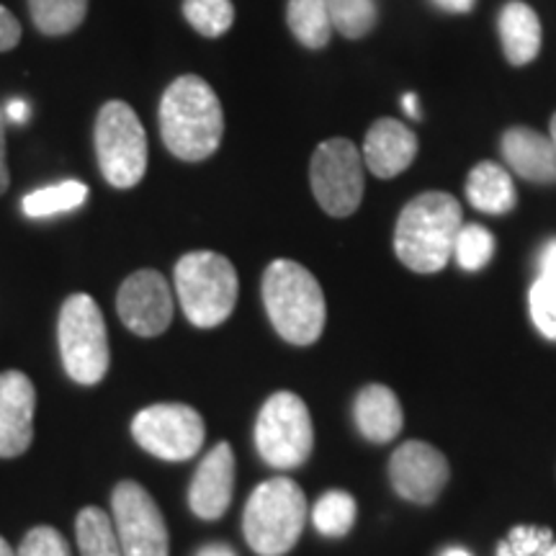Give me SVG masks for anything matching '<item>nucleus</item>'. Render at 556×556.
Returning a JSON list of instances; mask_svg holds the SVG:
<instances>
[{
  "label": "nucleus",
  "mask_w": 556,
  "mask_h": 556,
  "mask_svg": "<svg viewBox=\"0 0 556 556\" xmlns=\"http://www.w3.org/2000/svg\"><path fill=\"white\" fill-rule=\"evenodd\" d=\"M225 135L222 103L199 75H180L160 101V137L178 160L199 163L217 152Z\"/></svg>",
  "instance_id": "f257e3e1"
},
{
  "label": "nucleus",
  "mask_w": 556,
  "mask_h": 556,
  "mask_svg": "<svg viewBox=\"0 0 556 556\" xmlns=\"http://www.w3.org/2000/svg\"><path fill=\"white\" fill-rule=\"evenodd\" d=\"M462 225V204L451 193H420L402 208L394 229V253L415 274H438L454 258Z\"/></svg>",
  "instance_id": "f03ea898"
},
{
  "label": "nucleus",
  "mask_w": 556,
  "mask_h": 556,
  "mask_svg": "<svg viewBox=\"0 0 556 556\" xmlns=\"http://www.w3.org/2000/svg\"><path fill=\"white\" fill-rule=\"evenodd\" d=\"M263 304L278 336L291 345H312L323 336L325 294L317 278L296 261H274L263 274Z\"/></svg>",
  "instance_id": "7ed1b4c3"
},
{
  "label": "nucleus",
  "mask_w": 556,
  "mask_h": 556,
  "mask_svg": "<svg viewBox=\"0 0 556 556\" xmlns=\"http://www.w3.org/2000/svg\"><path fill=\"white\" fill-rule=\"evenodd\" d=\"M307 526V497L289 477L258 484L242 513V531L258 556H283Z\"/></svg>",
  "instance_id": "20e7f679"
},
{
  "label": "nucleus",
  "mask_w": 556,
  "mask_h": 556,
  "mask_svg": "<svg viewBox=\"0 0 556 556\" xmlns=\"http://www.w3.org/2000/svg\"><path fill=\"white\" fill-rule=\"evenodd\" d=\"M238 270L212 250L186 253L176 266V294L184 315L201 330H212L232 315L238 304Z\"/></svg>",
  "instance_id": "39448f33"
},
{
  "label": "nucleus",
  "mask_w": 556,
  "mask_h": 556,
  "mask_svg": "<svg viewBox=\"0 0 556 556\" xmlns=\"http://www.w3.org/2000/svg\"><path fill=\"white\" fill-rule=\"evenodd\" d=\"M58 340L67 377L83 387L103 381L109 371V336L101 307L88 294H73L60 309Z\"/></svg>",
  "instance_id": "423d86ee"
},
{
  "label": "nucleus",
  "mask_w": 556,
  "mask_h": 556,
  "mask_svg": "<svg viewBox=\"0 0 556 556\" xmlns=\"http://www.w3.org/2000/svg\"><path fill=\"white\" fill-rule=\"evenodd\" d=\"M96 157L114 189H131L148 173V135L127 101L103 103L96 119Z\"/></svg>",
  "instance_id": "0eeeda50"
},
{
  "label": "nucleus",
  "mask_w": 556,
  "mask_h": 556,
  "mask_svg": "<svg viewBox=\"0 0 556 556\" xmlns=\"http://www.w3.org/2000/svg\"><path fill=\"white\" fill-rule=\"evenodd\" d=\"M255 446L268 467L289 471L302 467L315 446L309 409L294 392H276L261 407Z\"/></svg>",
  "instance_id": "6e6552de"
},
{
  "label": "nucleus",
  "mask_w": 556,
  "mask_h": 556,
  "mask_svg": "<svg viewBox=\"0 0 556 556\" xmlns=\"http://www.w3.org/2000/svg\"><path fill=\"white\" fill-rule=\"evenodd\" d=\"M309 184L330 217H351L364 199V157L356 144L343 137L319 142L309 163Z\"/></svg>",
  "instance_id": "1a4fd4ad"
},
{
  "label": "nucleus",
  "mask_w": 556,
  "mask_h": 556,
  "mask_svg": "<svg viewBox=\"0 0 556 556\" xmlns=\"http://www.w3.org/2000/svg\"><path fill=\"white\" fill-rule=\"evenodd\" d=\"M131 435L148 454L165 462H189L204 446L206 428L197 409L178 402L139 409Z\"/></svg>",
  "instance_id": "9d476101"
},
{
  "label": "nucleus",
  "mask_w": 556,
  "mask_h": 556,
  "mask_svg": "<svg viewBox=\"0 0 556 556\" xmlns=\"http://www.w3.org/2000/svg\"><path fill=\"white\" fill-rule=\"evenodd\" d=\"M111 507L124 556H168V526L142 484H116Z\"/></svg>",
  "instance_id": "9b49d317"
},
{
  "label": "nucleus",
  "mask_w": 556,
  "mask_h": 556,
  "mask_svg": "<svg viewBox=\"0 0 556 556\" xmlns=\"http://www.w3.org/2000/svg\"><path fill=\"white\" fill-rule=\"evenodd\" d=\"M116 312L135 336H163L173 319V291L168 281L152 268L137 270L122 283Z\"/></svg>",
  "instance_id": "f8f14e48"
},
{
  "label": "nucleus",
  "mask_w": 556,
  "mask_h": 556,
  "mask_svg": "<svg viewBox=\"0 0 556 556\" xmlns=\"http://www.w3.org/2000/svg\"><path fill=\"white\" fill-rule=\"evenodd\" d=\"M451 467L441 451L422 441H407L389 458V482L402 500L415 505L435 503L448 484Z\"/></svg>",
  "instance_id": "ddd939ff"
},
{
  "label": "nucleus",
  "mask_w": 556,
  "mask_h": 556,
  "mask_svg": "<svg viewBox=\"0 0 556 556\" xmlns=\"http://www.w3.org/2000/svg\"><path fill=\"white\" fill-rule=\"evenodd\" d=\"M37 392L24 371L0 374V456L26 454L34 438Z\"/></svg>",
  "instance_id": "4468645a"
},
{
  "label": "nucleus",
  "mask_w": 556,
  "mask_h": 556,
  "mask_svg": "<svg viewBox=\"0 0 556 556\" xmlns=\"http://www.w3.org/2000/svg\"><path fill=\"white\" fill-rule=\"evenodd\" d=\"M235 492V454L229 443H217L204 462L199 464L197 475L189 486V505L193 516L201 520H217L227 513Z\"/></svg>",
  "instance_id": "2eb2a0df"
},
{
  "label": "nucleus",
  "mask_w": 556,
  "mask_h": 556,
  "mask_svg": "<svg viewBox=\"0 0 556 556\" xmlns=\"http://www.w3.org/2000/svg\"><path fill=\"white\" fill-rule=\"evenodd\" d=\"M417 137L415 131L397 119H379L366 131L364 165L377 178H394L415 163Z\"/></svg>",
  "instance_id": "dca6fc26"
},
{
  "label": "nucleus",
  "mask_w": 556,
  "mask_h": 556,
  "mask_svg": "<svg viewBox=\"0 0 556 556\" xmlns=\"http://www.w3.org/2000/svg\"><path fill=\"white\" fill-rule=\"evenodd\" d=\"M500 150L516 176L541 186L556 184V144L552 137H544L536 129L513 127L503 135Z\"/></svg>",
  "instance_id": "f3484780"
},
{
  "label": "nucleus",
  "mask_w": 556,
  "mask_h": 556,
  "mask_svg": "<svg viewBox=\"0 0 556 556\" xmlns=\"http://www.w3.org/2000/svg\"><path fill=\"white\" fill-rule=\"evenodd\" d=\"M353 420L366 441L389 443L400 435L405 415H402V405L392 389L384 384H368L361 389L353 402Z\"/></svg>",
  "instance_id": "a211bd4d"
},
{
  "label": "nucleus",
  "mask_w": 556,
  "mask_h": 556,
  "mask_svg": "<svg viewBox=\"0 0 556 556\" xmlns=\"http://www.w3.org/2000/svg\"><path fill=\"white\" fill-rule=\"evenodd\" d=\"M500 41H503L505 60L510 65H528L539 58L541 52V18L539 13L528 3L510 0L505 9L500 11L497 18Z\"/></svg>",
  "instance_id": "6ab92c4d"
},
{
  "label": "nucleus",
  "mask_w": 556,
  "mask_h": 556,
  "mask_svg": "<svg viewBox=\"0 0 556 556\" xmlns=\"http://www.w3.org/2000/svg\"><path fill=\"white\" fill-rule=\"evenodd\" d=\"M469 204L484 214H507L516 208L518 191L513 176L497 163H479L467 178Z\"/></svg>",
  "instance_id": "aec40b11"
},
{
  "label": "nucleus",
  "mask_w": 556,
  "mask_h": 556,
  "mask_svg": "<svg viewBox=\"0 0 556 556\" xmlns=\"http://www.w3.org/2000/svg\"><path fill=\"white\" fill-rule=\"evenodd\" d=\"M287 24L291 34L309 50H323L330 45L332 21L328 0H289Z\"/></svg>",
  "instance_id": "412c9836"
},
{
  "label": "nucleus",
  "mask_w": 556,
  "mask_h": 556,
  "mask_svg": "<svg viewBox=\"0 0 556 556\" xmlns=\"http://www.w3.org/2000/svg\"><path fill=\"white\" fill-rule=\"evenodd\" d=\"M75 533H78L83 556H124L114 518L106 516L101 507L80 510L78 520H75Z\"/></svg>",
  "instance_id": "4be33fe9"
},
{
  "label": "nucleus",
  "mask_w": 556,
  "mask_h": 556,
  "mask_svg": "<svg viewBox=\"0 0 556 556\" xmlns=\"http://www.w3.org/2000/svg\"><path fill=\"white\" fill-rule=\"evenodd\" d=\"M86 197H88V186L83 184V180H62V184L26 193L24 201H21V208H24L26 217L45 219V217H54V214L73 212V208L83 206Z\"/></svg>",
  "instance_id": "5701e85b"
},
{
  "label": "nucleus",
  "mask_w": 556,
  "mask_h": 556,
  "mask_svg": "<svg viewBox=\"0 0 556 556\" xmlns=\"http://www.w3.org/2000/svg\"><path fill=\"white\" fill-rule=\"evenodd\" d=\"M34 26L47 37H65L83 24L88 0H29Z\"/></svg>",
  "instance_id": "b1692460"
},
{
  "label": "nucleus",
  "mask_w": 556,
  "mask_h": 556,
  "mask_svg": "<svg viewBox=\"0 0 556 556\" xmlns=\"http://www.w3.org/2000/svg\"><path fill=\"white\" fill-rule=\"evenodd\" d=\"M312 523L323 536H345L356 523V500L340 490L325 492L317 500V505L312 507Z\"/></svg>",
  "instance_id": "393cba45"
},
{
  "label": "nucleus",
  "mask_w": 556,
  "mask_h": 556,
  "mask_svg": "<svg viewBox=\"0 0 556 556\" xmlns=\"http://www.w3.org/2000/svg\"><path fill=\"white\" fill-rule=\"evenodd\" d=\"M332 29L345 39H364L377 26V0H328Z\"/></svg>",
  "instance_id": "a878e982"
},
{
  "label": "nucleus",
  "mask_w": 556,
  "mask_h": 556,
  "mask_svg": "<svg viewBox=\"0 0 556 556\" xmlns=\"http://www.w3.org/2000/svg\"><path fill=\"white\" fill-rule=\"evenodd\" d=\"M184 16L201 37L217 39L235 21L232 0H184Z\"/></svg>",
  "instance_id": "bb28decb"
},
{
  "label": "nucleus",
  "mask_w": 556,
  "mask_h": 556,
  "mask_svg": "<svg viewBox=\"0 0 556 556\" xmlns=\"http://www.w3.org/2000/svg\"><path fill=\"white\" fill-rule=\"evenodd\" d=\"M495 235L482 225H462L454 242V258L464 270H482L495 258Z\"/></svg>",
  "instance_id": "cd10ccee"
},
{
  "label": "nucleus",
  "mask_w": 556,
  "mask_h": 556,
  "mask_svg": "<svg viewBox=\"0 0 556 556\" xmlns=\"http://www.w3.org/2000/svg\"><path fill=\"white\" fill-rule=\"evenodd\" d=\"M495 556H556V533L546 526H516L500 541Z\"/></svg>",
  "instance_id": "c85d7f7f"
},
{
  "label": "nucleus",
  "mask_w": 556,
  "mask_h": 556,
  "mask_svg": "<svg viewBox=\"0 0 556 556\" xmlns=\"http://www.w3.org/2000/svg\"><path fill=\"white\" fill-rule=\"evenodd\" d=\"M528 307L536 330L556 343V274H539L528 294Z\"/></svg>",
  "instance_id": "c756f323"
},
{
  "label": "nucleus",
  "mask_w": 556,
  "mask_h": 556,
  "mask_svg": "<svg viewBox=\"0 0 556 556\" xmlns=\"http://www.w3.org/2000/svg\"><path fill=\"white\" fill-rule=\"evenodd\" d=\"M16 556H70V546L60 531L50 526H39L26 533Z\"/></svg>",
  "instance_id": "7c9ffc66"
},
{
  "label": "nucleus",
  "mask_w": 556,
  "mask_h": 556,
  "mask_svg": "<svg viewBox=\"0 0 556 556\" xmlns=\"http://www.w3.org/2000/svg\"><path fill=\"white\" fill-rule=\"evenodd\" d=\"M21 41V24L13 13L0 5V52L13 50Z\"/></svg>",
  "instance_id": "2f4dec72"
},
{
  "label": "nucleus",
  "mask_w": 556,
  "mask_h": 556,
  "mask_svg": "<svg viewBox=\"0 0 556 556\" xmlns=\"http://www.w3.org/2000/svg\"><path fill=\"white\" fill-rule=\"evenodd\" d=\"M9 163H5V111L0 106V197L9 191Z\"/></svg>",
  "instance_id": "473e14b6"
},
{
  "label": "nucleus",
  "mask_w": 556,
  "mask_h": 556,
  "mask_svg": "<svg viewBox=\"0 0 556 556\" xmlns=\"http://www.w3.org/2000/svg\"><path fill=\"white\" fill-rule=\"evenodd\" d=\"M3 111H5V122H11V124H26L31 116L29 103H26L24 99H11L3 106Z\"/></svg>",
  "instance_id": "72a5a7b5"
},
{
  "label": "nucleus",
  "mask_w": 556,
  "mask_h": 556,
  "mask_svg": "<svg viewBox=\"0 0 556 556\" xmlns=\"http://www.w3.org/2000/svg\"><path fill=\"white\" fill-rule=\"evenodd\" d=\"M536 266H539V274H556V238L548 240L546 245L541 248Z\"/></svg>",
  "instance_id": "f704fd0d"
},
{
  "label": "nucleus",
  "mask_w": 556,
  "mask_h": 556,
  "mask_svg": "<svg viewBox=\"0 0 556 556\" xmlns=\"http://www.w3.org/2000/svg\"><path fill=\"white\" fill-rule=\"evenodd\" d=\"M433 3L448 13H469L477 5V0H433Z\"/></svg>",
  "instance_id": "c9c22d12"
},
{
  "label": "nucleus",
  "mask_w": 556,
  "mask_h": 556,
  "mask_svg": "<svg viewBox=\"0 0 556 556\" xmlns=\"http://www.w3.org/2000/svg\"><path fill=\"white\" fill-rule=\"evenodd\" d=\"M197 556H238V554H235V548L227 544H208L204 548H199Z\"/></svg>",
  "instance_id": "e433bc0d"
},
{
  "label": "nucleus",
  "mask_w": 556,
  "mask_h": 556,
  "mask_svg": "<svg viewBox=\"0 0 556 556\" xmlns=\"http://www.w3.org/2000/svg\"><path fill=\"white\" fill-rule=\"evenodd\" d=\"M402 106H405V111L409 116H415V119H420V111H417V99L413 93L405 96V101H402Z\"/></svg>",
  "instance_id": "4c0bfd02"
},
{
  "label": "nucleus",
  "mask_w": 556,
  "mask_h": 556,
  "mask_svg": "<svg viewBox=\"0 0 556 556\" xmlns=\"http://www.w3.org/2000/svg\"><path fill=\"white\" fill-rule=\"evenodd\" d=\"M438 556H471L467 548H462V546H448V548H443L441 554Z\"/></svg>",
  "instance_id": "58836bf2"
},
{
  "label": "nucleus",
  "mask_w": 556,
  "mask_h": 556,
  "mask_svg": "<svg viewBox=\"0 0 556 556\" xmlns=\"http://www.w3.org/2000/svg\"><path fill=\"white\" fill-rule=\"evenodd\" d=\"M0 556H16V552H13L11 544L3 536H0Z\"/></svg>",
  "instance_id": "ea45409f"
},
{
  "label": "nucleus",
  "mask_w": 556,
  "mask_h": 556,
  "mask_svg": "<svg viewBox=\"0 0 556 556\" xmlns=\"http://www.w3.org/2000/svg\"><path fill=\"white\" fill-rule=\"evenodd\" d=\"M552 142L556 144V114L552 116Z\"/></svg>",
  "instance_id": "a19ab883"
}]
</instances>
